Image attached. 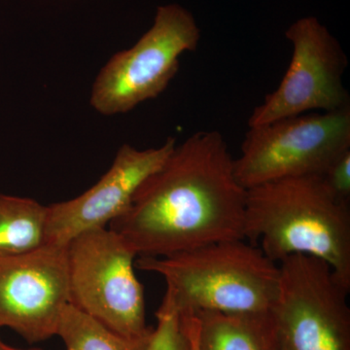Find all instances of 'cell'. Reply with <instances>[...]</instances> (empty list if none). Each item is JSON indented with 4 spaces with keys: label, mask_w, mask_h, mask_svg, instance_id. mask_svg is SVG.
Wrapping results in <instances>:
<instances>
[{
    "label": "cell",
    "mask_w": 350,
    "mask_h": 350,
    "mask_svg": "<svg viewBox=\"0 0 350 350\" xmlns=\"http://www.w3.org/2000/svg\"><path fill=\"white\" fill-rule=\"evenodd\" d=\"M222 133L197 131L176 145L109 223L137 256L167 257L207 244L245 239L246 189Z\"/></svg>",
    "instance_id": "6da1fadb"
},
{
    "label": "cell",
    "mask_w": 350,
    "mask_h": 350,
    "mask_svg": "<svg viewBox=\"0 0 350 350\" xmlns=\"http://www.w3.org/2000/svg\"><path fill=\"white\" fill-rule=\"evenodd\" d=\"M244 234L269 259L319 258L350 288L349 202L322 175L288 177L246 189Z\"/></svg>",
    "instance_id": "7a4b0ae2"
},
{
    "label": "cell",
    "mask_w": 350,
    "mask_h": 350,
    "mask_svg": "<svg viewBox=\"0 0 350 350\" xmlns=\"http://www.w3.org/2000/svg\"><path fill=\"white\" fill-rule=\"evenodd\" d=\"M135 266L163 276L181 313L271 312L280 288L278 262L246 239L167 257L140 256Z\"/></svg>",
    "instance_id": "3957f363"
},
{
    "label": "cell",
    "mask_w": 350,
    "mask_h": 350,
    "mask_svg": "<svg viewBox=\"0 0 350 350\" xmlns=\"http://www.w3.org/2000/svg\"><path fill=\"white\" fill-rule=\"evenodd\" d=\"M200 40L199 25L188 9L177 3L159 6L150 29L100 69L91 107L103 116H115L158 98L176 75L182 55L197 50Z\"/></svg>",
    "instance_id": "277c9868"
},
{
    "label": "cell",
    "mask_w": 350,
    "mask_h": 350,
    "mask_svg": "<svg viewBox=\"0 0 350 350\" xmlns=\"http://www.w3.org/2000/svg\"><path fill=\"white\" fill-rule=\"evenodd\" d=\"M66 253L70 305L125 337L151 331L135 273L137 255L121 236L107 228L90 230L71 239Z\"/></svg>",
    "instance_id": "5b68a950"
},
{
    "label": "cell",
    "mask_w": 350,
    "mask_h": 350,
    "mask_svg": "<svg viewBox=\"0 0 350 350\" xmlns=\"http://www.w3.org/2000/svg\"><path fill=\"white\" fill-rule=\"evenodd\" d=\"M350 150V107L287 117L246 133L234 174L244 189L288 177L323 175Z\"/></svg>",
    "instance_id": "8992f818"
},
{
    "label": "cell",
    "mask_w": 350,
    "mask_h": 350,
    "mask_svg": "<svg viewBox=\"0 0 350 350\" xmlns=\"http://www.w3.org/2000/svg\"><path fill=\"white\" fill-rule=\"evenodd\" d=\"M278 267L271 312L287 349L350 350V288L319 258L293 255Z\"/></svg>",
    "instance_id": "52a82bcc"
},
{
    "label": "cell",
    "mask_w": 350,
    "mask_h": 350,
    "mask_svg": "<svg viewBox=\"0 0 350 350\" xmlns=\"http://www.w3.org/2000/svg\"><path fill=\"white\" fill-rule=\"evenodd\" d=\"M285 36L293 53L276 90L253 110L248 126H259L312 110L336 111L350 107L342 83L347 59L337 39L317 17L301 18Z\"/></svg>",
    "instance_id": "ba28073f"
},
{
    "label": "cell",
    "mask_w": 350,
    "mask_h": 350,
    "mask_svg": "<svg viewBox=\"0 0 350 350\" xmlns=\"http://www.w3.org/2000/svg\"><path fill=\"white\" fill-rule=\"evenodd\" d=\"M68 288L66 245L45 244L0 258V328L8 327L29 342L56 336Z\"/></svg>",
    "instance_id": "9c48e42d"
},
{
    "label": "cell",
    "mask_w": 350,
    "mask_h": 350,
    "mask_svg": "<svg viewBox=\"0 0 350 350\" xmlns=\"http://www.w3.org/2000/svg\"><path fill=\"white\" fill-rule=\"evenodd\" d=\"M176 139L153 148L120 147L110 169L89 190L75 199L48 206L46 243L68 245L78 234L105 228L128 211L131 200L149 176L172 155Z\"/></svg>",
    "instance_id": "30bf717a"
},
{
    "label": "cell",
    "mask_w": 350,
    "mask_h": 350,
    "mask_svg": "<svg viewBox=\"0 0 350 350\" xmlns=\"http://www.w3.org/2000/svg\"><path fill=\"white\" fill-rule=\"evenodd\" d=\"M194 314L200 350H276L280 345V331L271 312Z\"/></svg>",
    "instance_id": "8fae6325"
},
{
    "label": "cell",
    "mask_w": 350,
    "mask_h": 350,
    "mask_svg": "<svg viewBox=\"0 0 350 350\" xmlns=\"http://www.w3.org/2000/svg\"><path fill=\"white\" fill-rule=\"evenodd\" d=\"M48 206L29 198L0 194V258L38 250L46 243Z\"/></svg>",
    "instance_id": "7c38bea8"
},
{
    "label": "cell",
    "mask_w": 350,
    "mask_h": 350,
    "mask_svg": "<svg viewBox=\"0 0 350 350\" xmlns=\"http://www.w3.org/2000/svg\"><path fill=\"white\" fill-rule=\"evenodd\" d=\"M151 331L144 337H125L68 304L62 312L56 336L63 340L66 350H146Z\"/></svg>",
    "instance_id": "4fadbf2b"
},
{
    "label": "cell",
    "mask_w": 350,
    "mask_h": 350,
    "mask_svg": "<svg viewBox=\"0 0 350 350\" xmlns=\"http://www.w3.org/2000/svg\"><path fill=\"white\" fill-rule=\"evenodd\" d=\"M156 317L157 326L152 329L146 350H191L181 313L167 291Z\"/></svg>",
    "instance_id": "5bb4252c"
},
{
    "label": "cell",
    "mask_w": 350,
    "mask_h": 350,
    "mask_svg": "<svg viewBox=\"0 0 350 350\" xmlns=\"http://www.w3.org/2000/svg\"><path fill=\"white\" fill-rule=\"evenodd\" d=\"M322 176L327 186L338 199L349 202L350 150L338 157Z\"/></svg>",
    "instance_id": "9a60e30c"
},
{
    "label": "cell",
    "mask_w": 350,
    "mask_h": 350,
    "mask_svg": "<svg viewBox=\"0 0 350 350\" xmlns=\"http://www.w3.org/2000/svg\"><path fill=\"white\" fill-rule=\"evenodd\" d=\"M181 313V312H180ZM184 328L187 333L191 350H200L198 347L197 335H196V317L194 313H181Z\"/></svg>",
    "instance_id": "2e32d148"
},
{
    "label": "cell",
    "mask_w": 350,
    "mask_h": 350,
    "mask_svg": "<svg viewBox=\"0 0 350 350\" xmlns=\"http://www.w3.org/2000/svg\"><path fill=\"white\" fill-rule=\"evenodd\" d=\"M0 350H24L15 349V347H10V345H7L2 342L1 338H0ZM29 350H42V349H29Z\"/></svg>",
    "instance_id": "e0dca14e"
},
{
    "label": "cell",
    "mask_w": 350,
    "mask_h": 350,
    "mask_svg": "<svg viewBox=\"0 0 350 350\" xmlns=\"http://www.w3.org/2000/svg\"><path fill=\"white\" fill-rule=\"evenodd\" d=\"M276 350H289L287 349L286 345H284V342H282V338H280V345H278V349Z\"/></svg>",
    "instance_id": "ac0fdd59"
}]
</instances>
